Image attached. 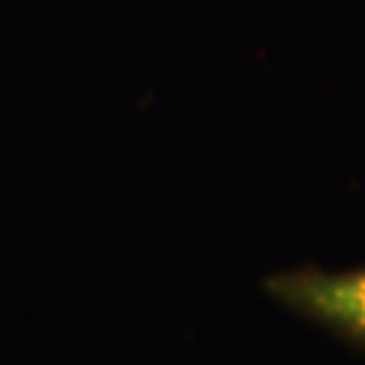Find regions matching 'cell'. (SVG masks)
<instances>
[{
    "label": "cell",
    "instance_id": "obj_1",
    "mask_svg": "<svg viewBox=\"0 0 365 365\" xmlns=\"http://www.w3.org/2000/svg\"><path fill=\"white\" fill-rule=\"evenodd\" d=\"M265 289L295 314L365 346V265L346 271H282L268 276Z\"/></svg>",
    "mask_w": 365,
    "mask_h": 365
}]
</instances>
